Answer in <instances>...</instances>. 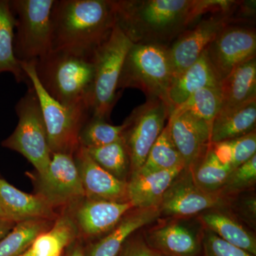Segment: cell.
Wrapping results in <instances>:
<instances>
[{"label": "cell", "instance_id": "cell-1", "mask_svg": "<svg viewBox=\"0 0 256 256\" xmlns=\"http://www.w3.org/2000/svg\"><path fill=\"white\" fill-rule=\"evenodd\" d=\"M116 24L133 44L168 45L206 13L204 0H114Z\"/></svg>", "mask_w": 256, "mask_h": 256}, {"label": "cell", "instance_id": "cell-2", "mask_svg": "<svg viewBox=\"0 0 256 256\" xmlns=\"http://www.w3.org/2000/svg\"><path fill=\"white\" fill-rule=\"evenodd\" d=\"M116 24L114 0H55L52 50L92 58Z\"/></svg>", "mask_w": 256, "mask_h": 256}, {"label": "cell", "instance_id": "cell-3", "mask_svg": "<svg viewBox=\"0 0 256 256\" xmlns=\"http://www.w3.org/2000/svg\"><path fill=\"white\" fill-rule=\"evenodd\" d=\"M34 65L37 78L50 97L63 106L92 112L95 72L92 58L52 50Z\"/></svg>", "mask_w": 256, "mask_h": 256}, {"label": "cell", "instance_id": "cell-4", "mask_svg": "<svg viewBox=\"0 0 256 256\" xmlns=\"http://www.w3.org/2000/svg\"><path fill=\"white\" fill-rule=\"evenodd\" d=\"M172 79L169 46L161 44H132L124 58L118 90L139 89L146 94V98L160 99L172 111L169 98Z\"/></svg>", "mask_w": 256, "mask_h": 256}, {"label": "cell", "instance_id": "cell-5", "mask_svg": "<svg viewBox=\"0 0 256 256\" xmlns=\"http://www.w3.org/2000/svg\"><path fill=\"white\" fill-rule=\"evenodd\" d=\"M132 44L116 24L110 34L94 52L92 117L104 120L110 118L118 99V86L124 58Z\"/></svg>", "mask_w": 256, "mask_h": 256}, {"label": "cell", "instance_id": "cell-6", "mask_svg": "<svg viewBox=\"0 0 256 256\" xmlns=\"http://www.w3.org/2000/svg\"><path fill=\"white\" fill-rule=\"evenodd\" d=\"M34 62H20L36 92L52 153L75 154L80 146L79 136L92 116L90 110L67 107L50 97L37 78Z\"/></svg>", "mask_w": 256, "mask_h": 256}, {"label": "cell", "instance_id": "cell-7", "mask_svg": "<svg viewBox=\"0 0 256 256\" xmlns=\"http://www.w3.org/2000/svg\"><path fill=\"white\" fill-rule=\"evenodd\" d=\"M18 124L2 146L20 153L34 166L38 176L46 173L52 159L46 127L34 88L28 86L25 95L15 107Z\"/></svg>", "mask_w": 256, "mask_h": 256}, {"label": "cell", "instance_id": "cell-8", "mask_svg": "<svg viewBox=\"0 0 256 256\" xmlns=\"http://www.w3.org/2000/svg\"><path fill=\"white\" fill-rule=\"evenodd\" d=\"M55 0L10 1L16 18L14 52L18 62H34L52 50V12Z\"/></svg>", "mask_w": 256, "mask_h": 256}, {"label": "cell", "instance_id": "cell-9", "mask_svg": "<svg viewBox=\"0 0 256 256\" xmlns=\"http://www.w3.org/2000/svg\"><path fill=\"white\" fill-rule=\"evenodd\" d=\"M171 112L172 109L162 100L146 98L124 120L122 139L130 160L131 173L138 171L144 164Z\"/></svg>", "mask_w": 256, "mask_h": 256}, {"label": "cell", "instance_id": "cell-10", "mask_svg": "<svg viewBox=\"0 0 256 256\" xmlns=\"http://www.w3.org/2000/svg\"><path fill=\"white\" fill-rule=\"evenodd\" d=\"M38 194L54 208L73 206L86 198L74 156L68 153H52L46 173L38 176Z\"/></svg>", "mask_w": 256, "mask_h": 256}, {"label": "cell", "instance_id": "cell-11", "mask_svg": "<svg viewBox=\"0 0 256 256\" xmlns=\"http://www.w3.org/2000/svg\"><path fill=\"white\" fill-rule=\"evenodd\" d=\"M205 52L220 82L234 68L256 58V30L229 24L210 42Z\"/></svg>", "mask_w": 256, "mask_h": 256}, {"label": "cell", "instance_id": "cell-12", "mask_svg": "<svg viewBox=\"0 0 256 256\" xmlns=\"http://www.w3.org/2000/svg\"><path fill=\"white\" fill-rule=\"evenodd\" d=\"M226 203L220 193H208L198 188L191 170L184 169L165 192L158 210L160 215L186 217L220 208Z\"/></svg>", "mask_w": 256, "mask_h": 256}, {"label": "cell", "instance_id": "cell-13", "mask_svg": "<svg viewBox=\"0 0 256 256\" xmlns=\"http://www.w3.org/2000/svg\"><path fill=\"white\" fill-rule=\"evenodd\" d=\"M230 20L232 12H218L202 20L175 38L169 46L173 79L196 62L210 42L229 25Z\"/></svg>", "mask_w": 256, "mask_h": 256}, {"label": "cell", "instance_id": "cell-14", "mask_svg": "<svg viewBox=\"0 0 256 256\" xmlns=\"http://www.w3.org/2000/svg\"><path fill=\"white\" fill-rule=\"evenodd\" d=\"M170 136L182 158L185 169L192 170L210 144V127L184 112L172 111L168 119Z\"/></svg>", "mask_w": 256, "mask_h": 256}, {"label": "cell", "instance_id": "cell-15", "mask_svg": "<svg viewBox=\"0 0 256 256\" xmlns=\"http://www.w3.org/2000/svg\"><path fill=\"white\" fill-rule=\"evenodd\" d=\"M86 197L106 201L128 202V182L99 166L80 146L74 154Z\"/></svg>", "mask_w": 256, "mask_h": 256}, {"label": "cell", "instance_id": "cell-16", "mask_svg": "<svg viewBox=\"0 0 256 256\" xmlns=\"http://www.w3.org/2000/svg\"><path fill=\"white\" fill-rule=\"evenodd\" d=\"M132 208L129 201L117 202L86 198L77 206L73 217L79 234L92 238L114 229Z\"/></svg>", "mask_w": 256, "mask_h": 256}, {"label": "cell", "instance_id": "cell-17", "mask_svg": "<svg viewBox=\"0 0 256 256\" xmlns=\"http://www.w3.org/2000/svg\"><path fill=\"white\" fill-rule=\"evenodd\" d=\"M0 203L8 220L15 223L30 220H55V208L41 195L30 194L0 178Z\"/></svg>", "mask_w": 256, "mask_h": 256}, {"label": "cell", "instance_id": "cell-18", "mask_svg": "<svg viewBox=\"0 0 256 256\" xmlns=\"http://www.w3.org/2000/svg\"><path fill=\"white\" fill-rule=\"evenodd\" d=\"M148 242L154 252L170 256H202V236L188 224L180 222L153 229Z\"/></svg>", "mask_w": 256, "mask_h": 256}, {"label": "cell", "instance_id": "cell-19", "mask_svg": "<svg viewBox=\"0 0 256 256\" xmlns=\"http://www.w3.org/2000/svg\"><path fill=\"white\" fill-rule=\"evenodd\" d=\"M184 170L132 173L128 182V201L139 210L158 208L165 192Z\"/></svg>", "mask_w": 256, "mask_h": 256}, {"label": "cell", "instance_id": "cell-20", "mask_svg": "<svg viewBox=\"0 0 256 256\" xmlns=\"http://www.w3.org/2000/svg\"><path fill=\"white\" fill-rule=\"evenodd\" d=\"M160 216L158 208L136 210L122 218L106 237L85 249L86 256H119L129 237L138 229L154 222Z\"/></svg>", "mask_w": 256, "mask_h": 256}, {"label": "cell", "instance_id": "cell-21", "mask_svg": "<svg viewBox=\"0 0 256 256\" xmlns=\"http://www.w3.org/2000/svg\"><path fill=\"white\" fill-rule=\"evenodd\" d=\"M220 82L204 50L195 63L172 82L169 98L173 110L184 104L197 90L206 87L220 86Z\"/></svg>", "mask_w": 256, "mask_h": 256}, {"label": "cell", "instance_id": "cell-22", "mask_svg": "<svg viewBox=\"0 0 256 256\" xmlns=\"http://www.w3.org/2000/svg\"><path fill=\"white\" fill-rule=\"evenodd\" d=\"M256 99L228 110H220L210 128V143L246 136L256 130Z\"/></svg>", "mask_w": 256, "mask_h": 256}, {"label": "cell", "instance_id": "cell-23", "mask_svg": "<svg viewBox=\"0 0 256 256\" xmlns=\"http://www.w3.org/2000/svg\"><path fill=\"white\" fill-rule=\"evenodd\" d=\"M220 110H228L256 99V58L234 68L220 82Z\"/></svg>", "mask_w": 256, "mask_h": 256}, {"label": "cell", "instance_id": "cell-24", "mask_svg": "<svg viewBox=\"0 0 256 256\" xmlns=\"http://www.w3.org/2000/svg\"><path fill=\"white\" fill-rule=\"evenodd\" d=\"M79 230L72 215H58L52 227L40 234L31 246L34 256H66Z\"/></svg>", "mask_w": 256, "mask_h": 256}, {"label": "cell", "instance_id": "cell-25", "mask_svg": "<svg viewBox=\"0 0 256 256\" xmlns=\"http://www.w3.org/2000/svg\"><path fill=\"white\" fill-rule=\"evenodd\" d=\"M15 26L16 18L10 1L0 0V74L10 73L18 84L30 86V79L14 55Z\"/></svg>", "mask_w": 256, "mask_h": 256}, {"label": "cell", "instance_id": "cell-26", "mask_svg": "<svg viewBox=\"0 0 256 256\" xmlns=\"http://www.w3.org/2000/svg\"><path fill=\"white\" fill-rule=\"evenodd\" d=\"M234 170L232 164L210 143L205 154L191 171L194 182L198 188L208 193H220Z\"/></svg>", "mask_w": 256, "mask_h": 256}, {"label": "cell", "instance_id": "cell-27", "mask_svg": "<svg viewBox=\"0 0 256 256\" xmlns=\"http://www.w3.org/2000/svg\"><path fill=\"white\" fill-rule=\"evenodd\" d=\"M202 223L225 242L256 256V239L230 216L218 210L204 212Z\"/></svg>", "mask_w": 256, "mask_h": 256}, {"label": "cell", "instance_id": "cell-28", "mask_svg": "<svg viewBox=\"0 0 256 256\" xmlns=\"http://www.w3.org/2000/svg\"><path fill=\"white\" fill-rule=\"evenodd\" d=\"M50 220L18 222L0 240V256H20L32 246L40 234L52 227Z\"/></svg>", "mask_w": 256, "mask_h": 256}, {"label": "cell", "instance_id": "cell-29", "mask_svg": "<svg viewBox=\"0 0 256 256\" xmlns=\"http://www.w3.org/2000/svg\"><path fill=\"white\" fill-rule=\"evenodd\" d=\"M176 168L185 169V165L172 140L169 126L166 124L152 146L144 164L136 172L150 173Z\"/></svg>", "mask_w": 256, "mask_h": 256}, {"label": "cell", "instance_id": "cell-30", "mask_svg": "<svg viewBox=\"0 0 256 256\" xmlns=\"http://www.w3.org/2000/svg\"><path fill=\"white\" fill-rule=\"evenodd\" d=\"M222 106V96L220 86L204 88L197 90L173 110L188 112L196 118L204 121L212 128L213 121Z\"/></svg>", "mask_w": 256, "mask_h": 256}, {"label": "cell", "instance_id": "cell-31", "mask_svg": "<svg viewBox=\"0 0 256 256\" xmlns=\"http://www.w3.org/2000/svg\"><path fill=\"white\" fill-rule=\"evenodd\" d=\"M85 150L99 166L116 178L126 181L130 170V160L122 139L107 146Z\"/></svg>", "mask_w": 256, "mask_h": 256}, {"label": "cell", "instance_id": "cell-32", "mask_svg": "<svg viewBox=\"0 0 256 256\" xmlns=\"http://www.w3.org/2000/svg\"><path fill=\"white\" fill-rule=\"evenodd\" d=\"M124 124L112 126L104 120L90 118L82 127L79 144L84 148L107 146L122 139Z\"/></svg>", "mask_w": 256, "mask_h": 256}, {"label": "cell", "instance_id": "cell-33", "mask_svg": "<svg viewBox=\"0 0 256 256\" xmlns=\"http://www.w3.org/2000/svg\"><path fill=\"white\" fill-rule=\"evenodd\" d=\"M212 144L235 170L256 156V130L242 137Z\"/></svg>", "mask_w": 256, "mask_h": 256}, {"label": "cell", "instance_id": "cell-34", "mask_svg": "<svg viewBox=\"0 0 256 256\" xmlns=\"http://www.w3.org/2000/svg\"><path fill=\"white\" fill-rule=\"evenodd\" d=\"M256 181V154L232 172L220 194L225 197L236 194L254 185Z\"/></svg>", "mask_w": 256, "mask_h": 256}, {"label": "cell", "instance_id": "cell-35", "mask_svg": "<svg viewBox=\"0 0 256 256\" xmlns=\"http://www.w3.org/2000/svg\"><path fill=\"white\" fill-rule=\"evenodd\" d=\"M202 256H256L225 242L208 228L202 235Z\"/></svg>", "mask_w": 256, "mask_h": 256}, {"label": "cell", "instance_id": "cell-36", "mask_svg": "<svg viewBox=\"0 0 256 256\" xmlns=\"http://www.w3.org/2000/svg\"><path fill=\"white\" fill-rule=\"evenodd\" d=\"M153 252L148 242L142 239H137L126 242L119 256H153Z\"/></svg>", "mask_w": 256, "mask_h": 256}, {"label": "cell", "instance_id": "cell-37", "mask_svg": "<svg viewBox=\"0 0 256 256\" xmlns=\"http://www.w3.org/2000/svg\"><path fill=\"white\" fill-rule=\"evenodd\" d=\"M15 225L16 223L12 220L0 218V240L9 233Z\"/></svg>", "mask_w": 256, "mask_h": 256}, {"label": "cell", "instance_id": "cell-38", "mask_svg": "<svg viewBox=\"0 0 256 256\" xmlns=\"http://www.w3.org/2000/svg\"><path fill=\"white\" fill-rule=\"evenodd\" d=\"M66 256H86L85 248L82 246V244L75 242L69 247Z\"/></svg>", "mask_w": 256, "mask_h": 256}, {"label": "cell", "instance_id": "cell-39", "mask_svg": "<svg viewBox=\"0 0 256 256\" xmlns=\"http://www.w3.org/2000/svg\"><path fill=\"white\" fill-rule=\"evenodd\" d=\"M0 218H4V220H8V216L5 213L4 208L0 203Z\"/></svg>", "mask_w": 256, "mask_h": 256}, {"label": "cell", "instance_id": "cell-40", "mask_svg": "<svg viewBox=\"0 0 256 256\" xmlns=\"http://www.w3.org/2000/svg\"><path fill=\"white\" fill-rule=\"evenodd\" d=\"M20 256H34L33 252H32L31 247H30L26 252H25Z\"/></svg>", "mask_w": 256, "mask_h": 256}, {"label": "cell", "instance_id": "cell-41", "mask_svg": "<svg viewBox=\"0 0 256 256\" xmlns=\"http://www.w3.org/2000/svg\"><path fill=\"white\" fill-rule=\"evenodd\" d=\"M153 256H170L168 255H166V254H162V252H154V250H153Z\"/></svg>", "mask_w": 256, "mask_h": 256}]
</instances>
